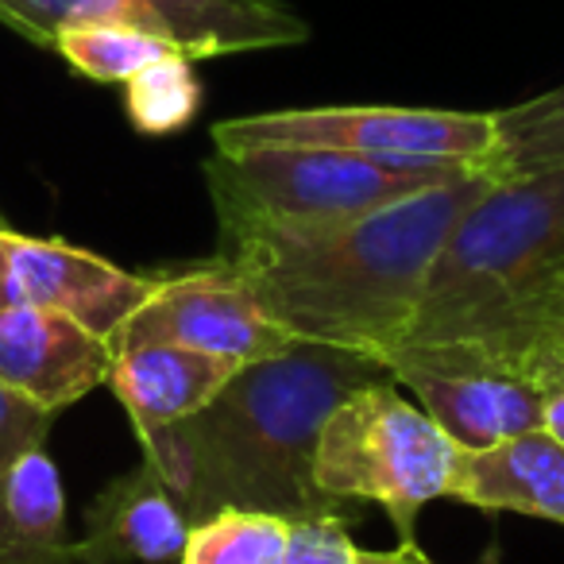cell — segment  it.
I'll return each mask as SVG.
<instances>
[{"label":"cell","instance_id":"1","mask_svg":"<svg viewBox=\"0 0 564 564\" xmlns=\"http://www.w3.org/2000/svg\"><path fill=\"white\" fill-rule=\"evenodd\" d=\"M491 182L476 166L337 228L228 240L217 263L294 340L387 364L414 329L425 282L453 225Z\"/></svg>","mask_w":564,"mask_h":564},{"label":"cell","instance_id":"2","mask_svg":"<svg viewBox=\"0 0 564 564\" xmlns=\"http://www.w3.org/2000/svg\"><path fill=\"white\" fill-rule=\"evenodd\" d=\"M379 379L391 371L371 356L299 340L282 356L243 364L202 414L143 448V460L171 484L189 525L220 510L345 514L314 479L317 433L337 402Z\"/></svg>","mask_w":564,"mask_h":564},{"label":"cell","instance_id":"3","mask_svg":"<svg viewBox=\"0 0 564 564\" xmlns=\"http://www.w3.org/2000/svg\"><path fill=\"white\" fill-rule=\"evenodd\" d=\"M564 322V166L499 178L460 213L406 340H468L530 371Z\"/></svg>","mask_w":564,"mask_h":564},{"label":"cell","instance_id":"4","mask_svg":"<svg viewBox=\"0 0 564 564\" xmlns=\"http://www.w3.org/2000/svg\"><path fill=\"white\" fill-rule=\"evenodd\" d=\"M476 166L399 163L325 148H240L205 159L217 243L251 236H310L448 182Z\"/></svg>","mask_w":564,"mask_h":564},{"label":"cell","instance_id":"5","mask_svg":"<svg viewBox=\"0 0 564 564\" xmlns=\"http://www.w3.org/2000/svg\"><path fill=\"white\" fill-rule=\"evenodd\" d=\"M464 448L406 402L394 379H379L333 406L317 433L314 479L337 502H376L399 541H414L422 507L453 499Z\"/></svg>","mask_w":564,"mask_h":564},{"label":"cell","instance_id":"6","mask_svg":"<svg viewBox=\"0 0 564 564\" xmlns=\"http://www.w3.org/2000/svg\"><path fill=\"white\" fill-rule=\"evenodd\" d=\"M209 135L217 151L325 148L399 163L484 166L495 148V117L406 105H317L220 120Z\"/></svg>","mask_w":564,"mask_h":564},{"label":"cell","instance_id":"7","mask_svg":"<svg viewBox=\"0 0 564 564\" xmlns=\"http://www.w3.org/2000/svg\"><path fill=\"white\" fill-rule=\"evenodd\" d=\"M0 24L43 51L63 28H135L174 43L194 63L310 40L306 20L279 0H0Z\"/></svg>","mask_w":564,"mask_h":564},{"label":"cell","instance_id":"8","mask_svg":"<svg viewBox=\"0 0 564 564\" xmlns=\"http://www.w3.org/2000/svg\"><path fill=\"white\" fill-rule=\"evenodd\" d=\"M387 371L464 453L541 430L545 417V391L538 379L484 345L406 340L387 356Z\"/></svg>","mask_w":564,"mask_h":564},{"label":"cell","instance_id":"9","mask_svg":"<svg viewBox=\"0 0 564 564\" xmlns=\"http://www.w3.org/2000/svg\"><path fill=\"white\" fill-rule=\"evenodd\" d=\"M143 340H166L236 364L271 360L299 345L220 263L159 282V291L128 317L109 348L143 345Z\"/></svg>","mask_w":564,"mask_h":564},{"label":"cell","instance_id":"10","mask_svg":"<svg viewBox=\"0 0 564 564\" xmlns=\"http://www.w3.org/2000/svg\"><path fill=\"white\" fill-rule=\"evenodd\" d=\"M9 302L58 310L112 345L124 322L159 291L163 279L132 274L109 259L63 240H35L0 225Z\"/></svg>","mask_w":564,"mask_h":564},{"label":"cell","instance_id":"11","mask_svg":"<svg viewBox=\"0 0 564 564\" xmlns=\"http://www.w3.org/2000/svg\"><path fill=\"white\" fill-rule=\"evenodd\" d=\"M109 340L74 317L28 302L0 306V379L35 406L51 414L74 406L109 383Z\"/></svg>","mask_w":564,"mask_h":564},{"label":"cell","instance_id":"12","mask_svg":"<svg viewBox=\"0 0 564 564\" xmlns=\"http://www.w3.org/2000/svg\"><path fill=\"white\" fill-rule=\"evenodd\" d=\"M243 364L197 348L143 340L112 348L109 387L124 402L143 448L163 441L194 414H202Z\"/></svg>","mask_w":564,"mask_h":564},{"label":"cell","instance_id":"13","mask_svg":"<svg viewBox=\"0 0 564 564\" xmlns=\"http://www.w3.org/2000/svg\"><path fill=\"white\" fill-rule=\"evenodd\" d=\"M189 518L151 460L117 476L89 499L86 533L74 541V564H178Z\"/></svg>","mask_w":564,"mask_h":564},{"label":"cell","instance_id":"14","mask_svg":"<svg viewBox=\"0 0 564 564\" xmlns=\"http://www.w3.org/2000/svg\"><path fill=\"white\" fill-rule=\"evenodd\" d=\"M453 499L487 514H525L564 525V445L545 430L460 453Z\"/></svg>","mask_w":564,"mask_h":564},{"label":"cell","instance_id":"15","mask_svg":"<svg viewBox=\"0 0 564 564\" xmlns=\"http://www.w3.org/2000/svg\"><path fill=\"white\" fill-rule=\"evenodd\" d=\"M0 564H74L63 479L47 448L24 453L0 479Z\"/></svg>","mask_w":564,"mask_h":564},{"label":"cell","instance_id":"16","mask_svg":"<svg viewBox=\"0 0 564 564\" xmlns=\"http://www.w3.org/2000/svg\"><path fill=\"white\" fill-rule=\"evenodd\" d=\"M495 148L479 171L499 178H522L549 166H564V86L530 97L522 105L491 112Z\"/></svg>","mask_w":564,"mask_h":564},{"label":"cell","instance_id":"17","mask_svg":"<svg viewBox=\"0 0 564 564\" xmlns=\"http://www.w3.org/2000/svg\"><path fill=\"white\" fill-rule=\"evenodd\" d=\"M58 58H66L70 70H78L89 82L105 86H124L140 70H148L159 58L182 55L174 43L159 35L135 32V28H112V24H86V28H63L51 43Z\"/></svg>","mask_w":564,"mask_h":564},{"label":"cell","instance_id":"18","mask_svg":"<svg viewBox=\"0 0 564 564\" xmlns=\"http://www.w3.org/2000/svg\"><path fill=\"white\" fill-rule=\"evenodd\" d=\"M286 518L259 510H220L189 525L178 564H282Z\"/></svg>","mask_w":564,"mask_h":564},{"label":"cell","instance_id":"19","mask_svg":"<svg viewBox=\"0 0 564 564\" xmlns=\"http://www.w3.org/2000/svg\"><path fill=\"white\" fill-rule=\"evenodd\" d=\"M202 109V82L194 74V58L171 55L151 63L135 78L124 82V112L135 132L174 135Z\"/></svg>","mask_w":564,"mask_h":564},{"label":"cell","instance_id":"20","mask_svg":"<svg viewBox=\"0 0 564 564\" xmlns=\"http://www.w3.org/2000/svg\"><path fill=\"white\" fill-rule=\"evenodd\" d=\"M356 549L340 510L286 518V556L282 564H356Z\"/></svg>","mask_w":564,"mask_h":564},{"label":"cell","instance_id":"21","mask_svg":"<svg viewBox=\"0 0 564 564\" xmlns=\"http://www.w3.org/2000/svg\"><path fill=\"white\" fill-rule=\"evenodd\" d=\"M51 425H55L51 410L35 406L32 399H24V394L12 391V387L0 379V479H4V471L24 453L47 445Z\"/></svg>","mask_w":564,"mask_h":564},{"label":"cell","instance_id":"22","mask_svg":"<svg viewBox=\"0 0 564 564\" xmlns=\"http://www.w3.org/2000/svg\"><path fill=\"white\" fill-rule=\"evenodd\" d=\"M530 376L541 383V391L564 379V322L553 329V337L541 345V352L530 360Z\"/></svg>","mask_w":564,"mask_h":564},{"label":"cell","instance_id":"23","mask_svg":"<svg viewBox=\"0 0 564 564\" xmlns=\"http://www.w3.org/2000/svg\"><path fill=\"white\" fill-rule=\"evenodd\" d=\"M356 564H433L414 541H399L394 549H360Z\"/></svg>","mask_w":564,"mask_h":564},{"label":"cell","instance_id":"24","mask_svg":"<svg viewBox=\"0 0 564 564\" xmlns=\"http://www.w3.org/2000/svg\"><path fill=\"white\" fill-rule=\"evenodd\" d=\"M541 414H545L541 417V430L564 445V379L553 387H545V410H541Z\"/></svg>","mask_w":564,"mask_h":564},{"label":"cell","instance_id":"25","mask_svg":"<svg viewBox=\"0 0 564 564\" xmlns=\"http://www.w3.org/2000/svg\"><path fill=\"white\" fill-rule=\"evenodd\" d=\"M9 302V291H4V243H0V306Z\"/></svg>","mask_w":564,"mask_h":564}]
</instances>
